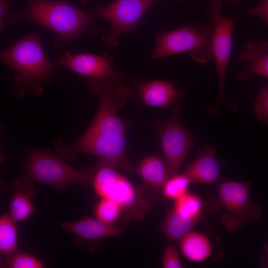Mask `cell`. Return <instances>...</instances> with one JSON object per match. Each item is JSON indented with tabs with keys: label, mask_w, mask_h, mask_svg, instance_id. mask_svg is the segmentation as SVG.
I'll return each mask as SVG.
<instances>
[{
	"label": "cell",
	"mask_w": 268,
	"mask_h": 268,
	"mask_svg": "<svg viewBox=\"0 0 268 268\" xmlns=\"http://www.w3.org/2000/svg\"><path fill=\"white\" fill-rule=\"evenodd\" d=\"M121 206L114 200L101 198L94 207V213L98 219L107 224H115L122 215Z\"/></svg>",
	"instance_id": "cell-23"
},
{
	"label": "cell",
	"mask_w": 268,
	"mask_h": 268,
	"mask_svg": "<svg viewBox=\"0 0 268 268\" xmlns=\"http://www.w3.org/2000/svg\"><path fill=\"white\" fill-rule=\"evenodd\" d=\"M213 22L204 25L185 24L180 28L156 35V45L151 59L188 52L191 59L201 65L213 60Z\"/></svg>",
	"instance_id": "cell-5"
},
{
	"label": "cell",
	"mask_w": 268,
	"mask_h": 268,
	"mask_svg": "<svg viewBox=\"0 0 268 268\" xmlns=\"http://www.w3.org/2000/svg\"><path fill=\"white\" fill-rule=\"evenodd\" d=\"M2 268H43L44 262L33 254L27 252H17L6 260L0 262Z\"/></svg>",
	"instance_id": "cell-25"
},
{
	"label": "cell",
	"mask_w": 268,
	"mask_h": 268,
	"mask_svg": "<svg viewBox=\"0 0 268 268\" xmlns=\"http://www.w3.org/2000/svg\"><path fill=\"white\" fill-rule=\"evenodd\" d=\"M17 222L8 213L0 217V258L3 262L17 252Z\"/></svg>",
	"instance_id": "cell-21"
},
{
	"label": "cell",
	"mask_w": 268,
	"mask_h": 268,
	"mask_svg": "<svg viewBox=\"0 0 268 268\" xmlns=\"http://www.w3.org/2000/svg\"><path fill=\"white\" fill-rule=\"evenodd\" d=\"M190 180L184 174H176L168 178L162 188L163 196L175 201L188 192Z\"/></svg>",
	"instance_id": "cell-24"
},
{
	"label": "cell",
	"mask_w": 268,
	"mask_h": 268,
	"mask_svg": "<svg viewBox=\"0 0 268 268\" xmlns=\"http://www.w3.org/2000/svg\"><path fill=\"white\" fill-rule=\"evenodd\" d=\"M202 220V219L184 217L172 208L166 215L162 222L161 231L169 241L178 242Z\"/></svg>",
	"instance_id": "cell-20"
},
{
	"label": "cell",
	"mask_w": 268,
	"mask_h": 268,
	"mask_svg": "<svg viewBox=\"0 0 268 268\" xmlns=\"http://www.w3.org/2000/svg\"><path fill=\"white\" fill-rule=\"evenodd\" d=\"M204 207V202L199 195L187 192L174 201L173 209L184 217L203 219Z\"/></svg>",
	"instance_id": "cell-22"
},
{
	"label": "cell",
	"mask_w": 268,
	"mask_h": 268,
	"mask_svg": "<svg viewBox=\"0 0 268 268\" xmlns=\"http://www.w3.org/2000/svg\"><path fill=\"white\" fill-rule=\"evenodd\" d=\"M222 1L211 0L204 13L213 24L212 48L218 82V98L223 100L225 95L226 76L232 48L235 18L223 16Z\"/></svg>",
	"instance_id": "cell-10"
},
{
	"label": "cell",
	"mask_w": 268,
	"mask_h": 268,
	"mask_svg": "<svg viewBox=\"0 0 268 268\" xmlns=\"http://www.w3.org/2000/svg\"><path fill=\"white\" fill-rule=\"evenodd\" d=\"M12 7L10 0H0V30L2 31L5 28V19L8 9Z\"/></svg>",
	"instance_id": "cell-29"
},
{
	"label": "cell",
	"mask_w": 268,
	"mask_h": 268,
	"mask_svg": "<svg viewBox=\"0 0 268 268\" xmlns=\"http://www.w3.org/2000/svg\"><path fill=\"white\" fill-rule=\"evenodd\" d=\"M253 111L260 121L268 126V83L258 91L253 103Z\"/></svg>",
	"instance_id": "cell-26"
},
{
	"label": "cell",
	"mask_w": 268,
	"mask_h": 268,
	"mask_svg": "<svg viewBox=\"0 0 268 268\" xmlns=\"http://www.w3.org/2000/svg\"><path fill=\"white\" fill-rule=\"evenodd\" d=\"M130 95L139 98L146 105L166 107L181 102L185 91L170 81L155 80L142 83L138 78H135L131 82Z\"/></svg>",
	"instance_id": "cell-12"
},
{
	"label": "cell",
	"mask_w": 268,
	"mask_h": 268,
	"mask_svg": "<svg viewBox=\"0 0 268 268\" xmlns=\"http://www.w3.org/2000/svg\"><path fill=\"white\" fill-rule=\"evenodd\" d=\"M180 103L171 106L169 119L153 125L159 136L168 177L179 174L185 158L196 143L195 137L181 122Z\"/></svg>",
	"instance_id": "cell-7"
},
{
	"label": "cell",
	"mask_w": 268,
	"mask_h": 268,
	"mask_svg": "<svg viewBox=\"0 0 268 268\" xmlns=\"http://www.w3.org/2000/svg\"><path fill=\"white\" fill-rule=\"evenodd\" d=\"M178 242L183 256L192 262H203L208 259L212 253V245L208 237L202 233L193 230Z\"/></svg>",
	"instance_id": "cell-18"
},
{
	"label": "cell",
	"mask_w": 268,
	"mask_h": 268,
	"mask_svg": "<svg viewBox=\"0 0 268 268\" xmlns=\"http://www.w3.org/2000/svg\"><path fill=\"white\" fill-rule=\"evenodd\" d=\"M61 227L64 231L87 241L117 237L126 233V229L115 224H107L96 218L88 217L76 221L63 222Z\"/></svg>",
	"instance_id": "cell-14"
},
{
	"label": "cell",
	"mask_w": 268,
	"mask_h": 268,
	"mask_svg": "<svg viewBox=\"0 0 268 268\" xmlns=\"http://www.w3.org/2000/svg\"><path fill=\"white\" fill-rule=\"evenodd\" d=\"M96 17L91 12L72 5L70 0H28L22 10L8 12L6 20L9 23L30 22L46 27L57 35L54 46L62 49L92 32Z\"/></svg>",
	"instance_id": "cell-1"
},
{
	"label": "cell",
	"mask_w": 268,
	"mask_h": 268,
	"mask_svg": "<svg viewBox=\"0 0 268 268\" xmlns=\"http://www.w3.org/2000/svg\"><path fill=\"white\" fill-rule=\"evenodd\" d=\"M221 1H225L228 2L232 6H237L241 0H219Z\"/></svg>",
	"instance_id": "cell-30"
},
{
	"label": "cell",
	"mask_w": 268,
	"mask_h": 268,
	"mask_svg": "<svg viewBox=\"0 0 268 268\" xmlns=\"http://www.w3.org/2000/svg\"><path fill=\"white\" fill-rule=\"evenodd\" d=\"M161 264L163 268H183L178 252L175 245L169 244L166 246L162 254Z\"/></svg>",
	"instance_id": "cell-27"
},
{
	"label": "cell",
	"mask_w": 268,
	"mask_h": 268,
	"mask_svg": "<svg viewBox=\"0 0 268 268\" xmlns=\"http://www.w3.org/2000/svg\"><path fill=\"white\" fill-rule=\"evenodd\" d=\"M132 124L121 118L117 111L99 107L92 124L86 132L126 136Z\"/></svg>",
	"instance_id": "cell-17"
},
{
	"label": "cell",
	"mask_w": 268,
	"mask_h": 268,
	"mask_svg": "<svg viewBox=\"0 0 268 268\" xmlns=\"http://www.w3.org/2000/svg\"><path fill=\"white\" fill-rule=\"evenodd\" d=\"M26 160L22 167L23 175L32 181L53 187L63 192L71 185L91 184L96 168L77 170L64 159L52 153L48 148L26 149Z\"/></svg>",
	"instance_id": "cell-4"
},
{
	"label": "cell",
	"mask_w": 268,
	"mask_h": 268,
	"mask_svg": "<svg viewBox=\"0 0 268 268\" xmlns=\"http://www.w3.org/2000/svg\"><path fill=\"white\" fill-rule=\"evenodd\" d=\"M96 168L92 184L97 195L110 198L121 206L122 223L143 221L150 205L141 188L134 186L109 162L100 160Z\"/></svg>",
	"instance_id": "cell-3"
},
{
	"label": "cell",
	"mask_w": 268,
	"mask_h": 268,
	"mask_svg": "<svg viewBox=\"0 0 268 268\" xmlns=\"http://www.w3.org/2000/svg\"><path fill=\"white\" fill-rule=\"evenodd\" d=\"M0 60L15 71L12 80L17 97L28 93L41 95L43 84L53 81L57 67L49 60L39 35L33 31L1 51Z\"/></svg>",
	"instance_id": "cell-2"
},
{
	"label": "cell",
	"mask_w": 268,
	"mask_h": 268,
	"mask_svg": "<svg viewBox=\"0 0 268 268\" xmlns=\"http://www.w3.org/2000/svg\"><path fill=\"white\" fill-rule=\"evenodd\" d=\"M265 250L266 252V254L268 255V244H267L265 246Z\"/></svg>",
	"instance_id": "cell-32"
},
{
	"label": "cell",
	"mask_w": 268,
	"mask_h": 268,
	"mask_svg": "<svg viewBox=\"0 0 268 268\" xmlns=\"http://www.w3.org/2000/svg\"><path fill=\"white\" fill-rule=\"evenodd\" d=\"M158 0H115L105 6H94L90 10L96 17L107 20L110 32L102 36V42L110 48L119 45V37L130 34L149 7Z\"/></svg>",
	"instance_id": "cell-8"
},
{
	"label": "cell",
	"mask_w": 268,
	"mask_h": 268,
	"mask_svg": "<svg viewBox=\"0 0 268 268\" xmlns=\"http://www.w3.org/2000/svg\"><path fill=\"white\" fill-rule=\"evenodd\" d=\"M177 0V1H181V0Z\"/></svg>",
	"instance_id": "cell-34"
},
{
	"label": "cell",
	"mask_w": 268,
	"mask_h": 268,
	"mask_svg": "<svg viewBox=\"0 0 268 268\" xmlns=\"http://www.w3.org/2000/svg\"><path fill=\"white\" fill-rule=\"evenodd\" d=\"M88 0H80L81 4H82V5L85 4L87 3Z\"/></svg>",
	"instance_id": "cell-33"
},
{
	"label": "cell",
	"mask_w": 268,
	"mask_h": 268,
	"mask_svg": "<svg viewBox=\"0 0 268 268\" xmlns=\"http://www.w3.org/2000/svg\"><path fill=\"white\" fill-rule=\"evenodd\" d=\"M251 182L226 181L218 187L220 202L226 211L221 222L229 231H234L248 221H258L262 209L251 198Z\"/></svg>",
	"instance_id": "cell-9"
},
{
	"label": "cell",
	"mask_w": 268,
	"mask_h": 268,
	"mask_svg": "<svg viewBox=\"0 0 268 268\" xmlns=\"http://www.w3.org/2000/svg\"><path fill=\"white\" fill-rule=\"evenodd\" d=\"M55 153L64 160L72 161L77 152H83L109 162L123 170L136 172L126 153V136L85 132L77 141L69 144L60 139L54 143Z\"/></svg>",
	"instance_id": "cell-6"
},
{
	"label": "cell",
	"mask_w": 268,
	"mask_h": 268,
	"mask_svg": "<svg viewBox=\"0 0 268 268\" xmlns=\"http://www.w3.org/2000/svg\"><path fill=\"white\" fill-rule=\"evenodd\" d=\"M248 13L258 16L268 25V0H261L257 5L249 9Z\"/></svg>",
	"instance_id": "cell-28"
},
{
	"label": "cell",
	"mask_w": 268,
	"mask_h": 268,
	"mask_svg": "<svg viewBox=\"0 0 268 268\" xmlns=\"http://www.w3.org/2000/svg\"><path fill=\"white\" fill-rule=\"evenodd\" d=\"M220 166L214 147L206 144L197 152L196 159L184 169L182 174L192 183L214 184L219 179Z\"/></svg>",
	"instance_id": "cell-13"
},
{
	"label": "cell",
	"mask_w": 268,
	"mask_h": 268,
	"mask_svg": "<svg viewBox=\"0 0 268 268\" xmlns=\"http://www.w3.org/2000/svg\"><path fill=\"white\" fill-rule=\"evenodd\" d=\"M136 172L146 184L154 188L162 187L168 178L165 161L157 155L142 159L136 167Z\"/></svg>",
	"instance_id": "cell-19"
},
{
	"label": "cell",
	"mask_w": 268,
	"mask_h": 268,
	"mask_svg": "<svg viewBox=\"0 0 268 268\" xmlns=\"http://www.w3.org/2000/svg\"><path fill=\"white\" fill-rule=\"evenodd\" d=\"M262 263L263 267L268 268V255L262 259Z\"/></svg>",
	"instance_id": "cell-31"
},
{
	"label": "cell",
	"mask_w": 268,
	"mask_h": 268,
	"mask_svg": "<svg viewBox=\"0 0 268 268\" xmlns=\"http://www.w3.org/2000/svg\"><path fill=\"white\" fill-rule=\"evenodd\" d=\"M243 62L249 63L248 66L236 75V79L244 81L249 76L258 75L268 78V42L259 43L248 42L239 54Z\"/></svg>",
	"instance_id": "cell-16"
},
{
	"label": "cell",
	"mask_w": 268,
	"mask_h": 268,
	"mask_svg": "<svg viewBox=\"0 0 268 268\" xmlns=\"http://www.w3.org/2000/svg\"><path fill=\"white\" fill-rule=\"evenodd\" d=\"M65 67L79 75L94 78H107L117 73L113 68L114 58L108 53L98 55L89 53L65 52L54 63Z\"/></svg>",
	"instance_id": "cell-11"
},
{
	"label": "cell",
	"mask_w": 268,
	"mask_h": 268,
	"mask_svg": "<svg viewBox=\"0 0 268 268\" xmlns=\"http://www.w3.org/2000/svg\"><path fill=\"white\" fill-rule=\"evenodd\" d=\"M36 193L32 181L23 175L13 183L9 213L16 221H22L32 215L35 208L32 199Z\"/></svg>",
	"instance_id": "cell-15"
}]
</instances>
